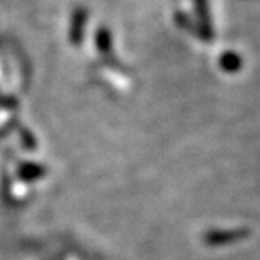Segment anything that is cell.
<instances>
[{
    "mask_svg": "<svg viewBox=\"0 0 260 260\" xmlns=\"http://www.w3.org/2000/svg\"><path fill=\"white\" fill-rule=\"evenodd\" d=\"M86 22V13L85 10H77L74 14L72 25H71V40L72 43H80L82 41V33H83V25Z\"/></svg>",
    "mask_w": 260,
    "mask_h": 260,
    "instance_id": "1",
    "label": "cell"
},
{
    "mask_svg": "<svg viewBox=\"0 0 260 260\" xmlns=\"http://www.w3.org/2000/svg\"><path fill=\"white\" fill-rule=\"evenodd\" d=\"M219 64L221 68L228 71V72H234V71H238L240 66H241V60L237 53H232V52H228V53H222V57L219 60Z\"/></svg>",
    "mask_w": 260,
    "mask_h": 260,
    "instance_id": "2",
    "label": "cell"
},
{
    "mask_svg": "<svg viewBox=\"0 0 260 260\" xmlns=\"http://www.w3.org/2000/svg\"><path fill=\"white\" fill-rule=\"evenodd\" d=\"M196 5H198V13L201 17V22L204 27V35L210 36V24H209V11H207V2L206 0H196Z\"/></svg>",
    "mask_w": 260,
    "mask_h": 260,
    "instance_id": "3",
    "label": "cell"
},
{
    "mask_svg": "<svg viewBox=\"0 0 260 260\" xmlns=\"http://www.w3.org/2000/svg\"><path fill=\"white\" fill-rule=\"evenodd\" d=\"M96 43H98L99 50H102V52H108V50H110L111 36H110V33H108L105 28H101V30H99L98 38H96Z\"/></svg>",
    "mask_w": 260,
    "mask_h": 260,
    "instance_id": "4",
    "label": "cell"
}]
</instances>
